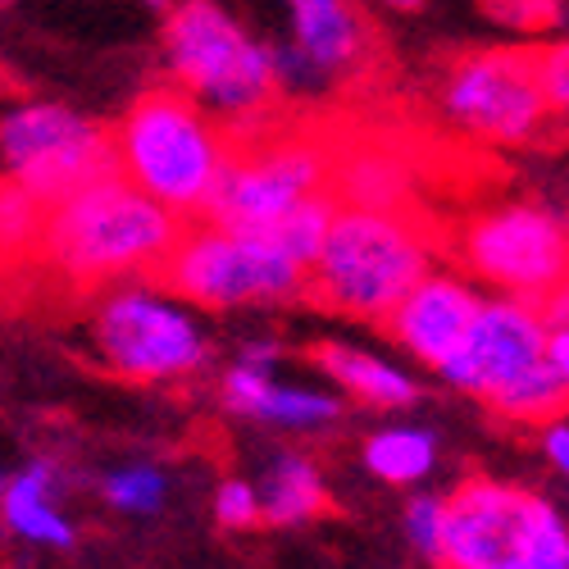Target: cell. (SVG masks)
Wrapping results in <instances>:
<instances>
[{"label":"cell","mask_w":569,"mask_h":569,"mask_svg":"<svg viewBox=\"0 0 569 569\" xmlns=\"http://www.w3.org/2000/svg\"><path fill=\"white\" fill-rule=\"evenodd\" d=\"M182 219L123 178L106 173L46 210L41 256L73 288H106L137 273H156L173 251Z\"/></svg>","instance_id":"6da1fadb"},{"label":"cell","mask_w":569,"mask_h":569,"mask_svg":"<svg viewBox=\"0 0 569 569\" xmlns=\"http://www.w3.org/2000/svg\"><path fill=\"white\" fill-rule=\"evenodd\" d=\"M423 273H429V237L401 210L338 206L319 256L310 260L306 292L351 319H388V310Z\"/></svg>","instance_id":"7a4b0ae2"},{"label":"cell","mask_w":569,"mask_h":569,"mask_svg":"<svg viewBox=\"0 0 569 569\" xmlns=\"http://www.w3.org/2000/svg\"><path fill=\"white\" fill-rule=\"evenodd\" d=\"M110 147L114 173H123L137 192H147L173 214H192L206 206L232 141L192 97L147 91L123 114Z\"/></svg>","instance_id":"3957f363"},{"label":"cell","mask_w":569,"mask_h":569,"mask_svg":"<svg viewBox=\"0 0 569 569\" xmlns=\"http://www.w3.org/2000/svg\"><path fill=\"white\" fill-rule=\"evenodd\" d=\"M164 60L182 97L228 123H251L273 101L269 46H260L219 0H173L164 19Z\"/></svg>","instance_id":"277c9868"},{"label":"cell","mask_w":569,"mask_h":569,"mask_svg":"<svg viewBox=\"0 0 569 569\" xmlns=\"http://www.w3.org/2000/svg\"><path fill=\"white\" fill-rule=\"evenodd\" d=\"M160 273L192 306L247 310V306H282L306 297L310 269L297 264L292 256H282L264 232H232L206 223L192 232H178Z\"/></svg>","instance_id":"5b68a950"},{"label":"cell","mask_w":569,"mask_h":569,"mask_svg":"<svg viewBox=\"0 0 569 569\" xmlns=\"http://www.w3.org/2000/svg\"><path fill=\"white\" fill-rule=\"evenodd\" d=\"M315 192H333V151L315 137H269L228 151L201 214L214 228L260 232Z\"/></svg>","instance_id":"8992f818"},{"label":"cell","mask_w":569,"mask_h":569,"mask_svg":"<svg viewBox=\"0 0 569 569\" xmlns=\"http://www.w3.org/2000/svg\"><path fill=\"white\" fill-rule=\"evenodd\" d=\"M91 342L114 373L141 378V383H173V378L197 373L210 360V342L197 315L187 306H173L147 282L114 288L97 306Z\"/></svg>","instance_id":"52a82bcc"},{"label":"cell","mask_w":569,"mask_h":569,"mask_svg":"<svg viewBox=\"0 0 569 569\" xmlns=\"http://www.w3.org/2000/svg\"><path fill=\"white\" fill-rule=\"evenodd\" d=\"M0 160L41 206H60L78 187L114 173L110 137L91 119L51 101L19 106L0 119Z\"/></svg>","instance_id":"ba28073f"},{"label":"cell","mask_w":569,"mask_h":569,"mask_svg":"<svg viewBox=\"0 0 569 569\" xmlns=\"http://www.w3.org/2000/svg\"><path fill=\"white\" fill-rule=\"evenodd\" d=\"M460 256L488 288L525 301H547L556 288H565L569 237L556 210L510 201L465 228Z\"/></svg>","instance_id":"9c48e42d"},{"label":"cell","mask_w":569,"mask_h":569,"mask_svg":"<svg viewBox=\"0 0 569 569\" xmlns=\"http://www.w3.org/2000/svg\"><path fill=\"white\" fill-rule=\"evenodd\" d=\"M538 51H515V46H497V51H473L456 60V69L442 82V110L456 128L501 141V147H525L547 132L551 106L533 73Z\"/></svg>","instance_id":"30bf717a"},{"label":"cell","mask_w":569,"mask_h":569,"mask_svg":"<svg viewBox=\"0 0 569 569\" xmlns=\"http://www.w3.org/2000/svg\"><path fill=\"white\" fill-rule=\"evenodd\" d=\"M556 515L542 497L497 479H469L442 497V569H488L529 547V538Z\"/></svg>","instance_id":"8fae6325"},{"label":"cell","mask_w":569,"mask_h":569,"mask_svg":"<svg viewBox=\"0 0 569 569\" xmlns=\"http://www.w3.org/2000/svg\"><path fill=\"white\" fill-rule=\"evenodd\" d=\"M542 342H547L542 301L506 297V292L492 297V301L483 297L465 342L438 365V373L460 392L492 397L501 383H510L519 369H529L533 360H542Z\"/></svg>","instance_id":"7c38bea8"},{"label":"cell","mask_w":569,"mask_h":569,"mask_svg":"<svg viewBox=\"0 0 569 569\" xmlns=\"http://www.w3.org/2000/svg\"><path fill=\"white\" fill-rule=\"evenodd\" d=\"M479 306H483V297H479L473 282H465L456 273H423V278H415V288L388 310L383 323L392 328V338L419 365L438 369L465 342Z\"/></svg>","instance_id":"4fadbf2b"},{"label":"cell","mask_w":569,"mask_h":569,"mask_svg":"<svg viewBox=\"0 0 569 569\" xmlns=\"http://www.w3.org/2000/svg\"><path fill=\"white\" fill-rule=\"evenodd\" d=\"M288 46L323 78V87L351 78L369 56V23L351 0H288Z\"/></svg>","instance_id":"5bb4252c"},{"label":"cell","mask_w":569,"mask_h":569,"mask_svg":"<svg viewBox=\"0 0 569 569\" xmlns=\"http://www.w3.org/2000/svg\"><path fill=\"white\" fill-rule=\"evenodd\" d=\"M315 365H319L328 378H333V383H338L347 397H356V401H365V406L401 410V406H410V401L419 397L415 378H410L401 365L373 356V351H360V347H347V342H323V347H315Z\"/></svg>","instance_id":"9a60e30c"},{"label":"cell","mask_w":569,"mask_h":569,"mask_svg":"<svg viewBox=\"0 0 569 569\" xmlns=\"http://www.w3.org/2000/svg\"><path fill=\"white\" fill-rule=\"evenodd\" d=\"M56 465L51 460H32L23 473L6 479V492H0V515L6 525L41 547H73V525L56 510Z\"/></svg>","instance_id":"2e32d148"},{"label":"cell","mask_w":569,"mask_h":569,"mask_svg":"<svg viewBox=\"0 0 569 569\" xmlns=\"http://www.w3.org/2000/svg\"><path fill=\"white\" fill-rule=\"evenodd\" d=\"M260 483V525H306L328 506L323 473L306 456H278Z\"/></svg>","instance_id":"e0dca14e"},{"label":"cell","mask_w":569,"mask_h":569,"mask_svg":"<svg viewBox=\"0 0 569 569\" xmlns=\"http://www.w3.org/2000/svg\"><path fill=\"white\" fill-rule=\"evenodd\" d=\"M433 465H438V438L429 429H406V423H397V429H383L365 442V469L373 479L397 483V488L429 479Z\"/></svg>","instance_id":"ac0fdd59"},{"label":"cell","mask_w":569,"mask_h":569,"mask_svg":"<svg viewBox=\"0 0 569 569\" xmlns=\"http://www.w3.org/2000/svg\"><path fill=\"white\" fill-rule=\"evenodd\" d=\"M333 197L365 210H397L406 197V173L392 156H351L342 169L333 164Z\"/></svg>","instance_id":"d6986e66"},{"label":"cell","mask_w":569,"mask_h":569,"mask_svg":"<svg viewBox=\"0 0 569 569\" xmlns=\"http://www.w3.org/2000/svg\"><path fill=\"white\" fill-rule=\"evenodd\" d=\"M338 206H342V201H338L333 192H315V197H306L301 206H292L278 223H269V228H260V232L269 237V242H273L282 256H292L297 264L310 269V260L319 256L323 232H328V223H333Z\"/></svg>","instance_id":"ffe728a7"},{"label":"cell","mask_w":569,"mask_h":569,"mask_svg":"<svg viewBox=\"0 0 569 569\" xmlns=\"http://www.w3.org/2000/svg\"><path fill=\"white\" fill-rule=\"evenodd\" d=\"M565 388H569L565 373H556L547 360H533L529 369H519L510 383H501L488 401L506 419H547V415L565 410Z\"/></svg>","instance_id":"44dd1931"},{"label":"cell","mask_w":569,"mask_h":569,"mask_svg":"<svg viewBox=\"0 0 569 569\" xmlns=\"http://www.w3.org/2000/svg\"><path fill=\"white\" fill-rule=\"evenodd\" d=\"M342 415V401L333 392H315V388H278L269 383L260 406H256V419L264 423H278V429H323Z\"/></svg>","instance_id":"7402d4cb"},{"label":"cell","mask_w":569,"mask_h":569,"mask_svg":"<svg viewBox=\"0 0 569 569\" xmlns=\"http://www.w3.org/2000/svg\"><path fill=\"white\" fill-rule=\"evenodd\" d=\"M46 210L23 182L6 178L0 182V260L6 256H23L41 242V228H46Z\"/></svg>","instance_id":"603a6c76"},{"label":"cell","mask_w":569,"mask_h":569,"mask_svg":"<svg viewBox=\"0 0 569 569\" xmlns=\"http://www.w3.org/2000/svg\"><path fill=\"white\" fill-rule=\"evenodd\" d=\"M164 492H169L164 473L151 469V465H128V469H119V473H110V479H106L110 506H119L128 515H156L164 506Z\"/></svg>","instance_id":"cb8c5ba5"},{"label":"cell","mask_w":569,"mask_h":569,"mask_svg":"<svg viewBox=\"0 0 569 569\" xmlns=\"http://www.w3.org/2000/svg\"><path fill=\"white\" fill-rule=\"evenodd\" d=\"M488 569H569V533H565V519L551 515L547 525L529 538V547L510 556V560H497Z\"/></svg>","instance_id":"d4e9b609"},{"label":"cell","mask_w":569,"mask_h":569,"mask_svg":"<svg viewBox=\"0 0 569 569\" xmlns=\"http://www.w3.org/2000/svg\"><path fill=\"white\" fill-rule=\"evenodd\" d=\"M269 383H273V369L237 360V365L228 369V378H223V401H228V410L256 415V406H260V397H264Z\"/></svg>","instance_id":"484cf974"},{"label":"cell","mask_w":569,"mask_h":569,"mask_svg":"<svg viewBox=\"0 0 569 569\" xmlns=\"http://www.w3.org/2000/svg\"><path fill=\"white\" fill-rule=\"evenodd\" d=\"M214 515L223 529H256L260 525V497L247 479H228L214 497Z\"/></svg>","instance_id":"4316f807"},{"label":"cell","mask_w":569,"mask_h":569,"mask_svg":"<svg viewBox=\"0 0 569 569\" xmlns=\"http://www.w3.org/2000/svg\"><path fill=\"white\" fill-rule=\"evenodd\" d=\"M406 533L423 556L438 560V547H442V497H415L406 506Z\"/></svg>","instance_id":"83f0119b"},{"label":"cell","mask_w":569,"mask_h":569,"mask_svg":"<svg viewBox=\"0 0 569 569\" xmlns=\"http://www.w3.org/2000/svg\"><path fill=\"white\" fill-rule=\"evenodd\" d=\"M533 73H538V87H542L551 114H560L569 106V51L565 46H547V51L533 56Z\"/></svg>","instance_id":"f1b7e54d"},{"label":"cell","mask_w":569,"mask_h":569,"mask_svg":"<svg viewBox=\"0 0 569 569\" xmlns=\"http://www.w3.org/2000/svg\"><path fill=\"white\" fill-rule=\"evenodd\" d=\"M542 451H547V460L565 473L569 469V429H565V419H551L547 429H542Z\"/></svg>","instance_id":"f546056e"},{"label":"cell","mask_w":569,"mask_h":569,"mask_svg":"<svg viewBox=\"0 0 569 569\" xmlns=\"http://www.w3.org/2000/svg\"><path fill=\"white\" fill-rule=\"evenodd\" d=\"M242 360H247V365H264V369H273V360H278V342H247Z\"/></svg>","instance_id":"4dcf8cb0"},{"label":"cell","mask_w":569,"mask_h":569,"mask_svg":"<svg viewBox=\"0 0 569 569\" xmlns=\"http://www.w3.org/2000/svg\"><path fill=\"white\" fill-rule=\"evenodd\" d=\"M388 6H392V10H419L423 0H388Z\"/></svg>","instance_id":"1f68e13d"},{"label":"cell","mask_w":569,"mask_h":569,"mask_svg":"<svg viewBox=\"0 0 569 569\" xmlns=\"http://www.w3.org/2000/svg\"><path fill=\"white\" fill-rule=\"evenodd\" d=\"M151 6H156V10H164V14H169V10H173V0H151Z\"/></svg>","instance_id":"d6a6232c"},{"label":"cell","mask_w":569,"mask_h":569,"mask_svg":"<svg viewBox=\"0 0 569 569\" xmlns=\"http://www.w3.org/2000/svg\"><path fill=\"white\" fill-rule=\"evenodd\" d=\"M0 492H6V473H0Z\"/></svg>","instance_id":"836d02e7"},{"label":"cell","mask_w":569,"mask_h":569,"mask_svg":"<svg viewBox=\"0 0 569 569\" xmlns=\"http://www.w3.org/2000/svg\"><path fill=\"white\" fill-rule=\"evenodd\" d=\"M0 6H10V0H0Z\"/></svg>","instance_id":"e575fe53"}]
</instances>
